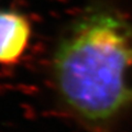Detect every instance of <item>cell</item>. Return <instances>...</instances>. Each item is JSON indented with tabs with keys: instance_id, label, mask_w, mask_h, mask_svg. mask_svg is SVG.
<instances>
[{
	"instance_id": "cell-2",
	"label": "cell",
	"mask_w": 132,
	"mask_h": 132,
	"mask_svg": "<svg viewBox=\"0 0 132 132\" xmlns=\"http://www.w3.org/2000/svg\"><path fill=\"white\" fill-rule=\"evenodd\" d=\"M32 36L30 20L15 10H0V65L19 63Z\"/></svg>"
},
{
	"instance_id": "cell-1",
	"label": "cell",
	"mask_w": 132,
	"mask_h": 132,
	"mask_svg": "<svg viewBox=\"0 0 132 132\" xmlns=\"http://www.w3.org/2000/svg\"><path fill=\"white\" fill-rule=\"evenodd\" d=\"M50 78L82 130L117 132L132 116V12L119 0H88L56 40Z\"/></svg>"
}]
</instances>
